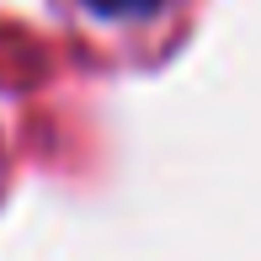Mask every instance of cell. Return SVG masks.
Wrapping results in <instances>:
<instances>
[{"label":"cell","instance_id":"6da1fadb","mask_svg":"<svg viewBox=\"0 0 261 261\" xmlns=\"http://www.w3.org/2000/svg\"><path fill=\"white\" fill-rule=\"evenodd\" d=\"M96 16H149V11H160L165 0H86Z\"/></svg>","mask_w":261,"mask_h":261}]
</instances>
